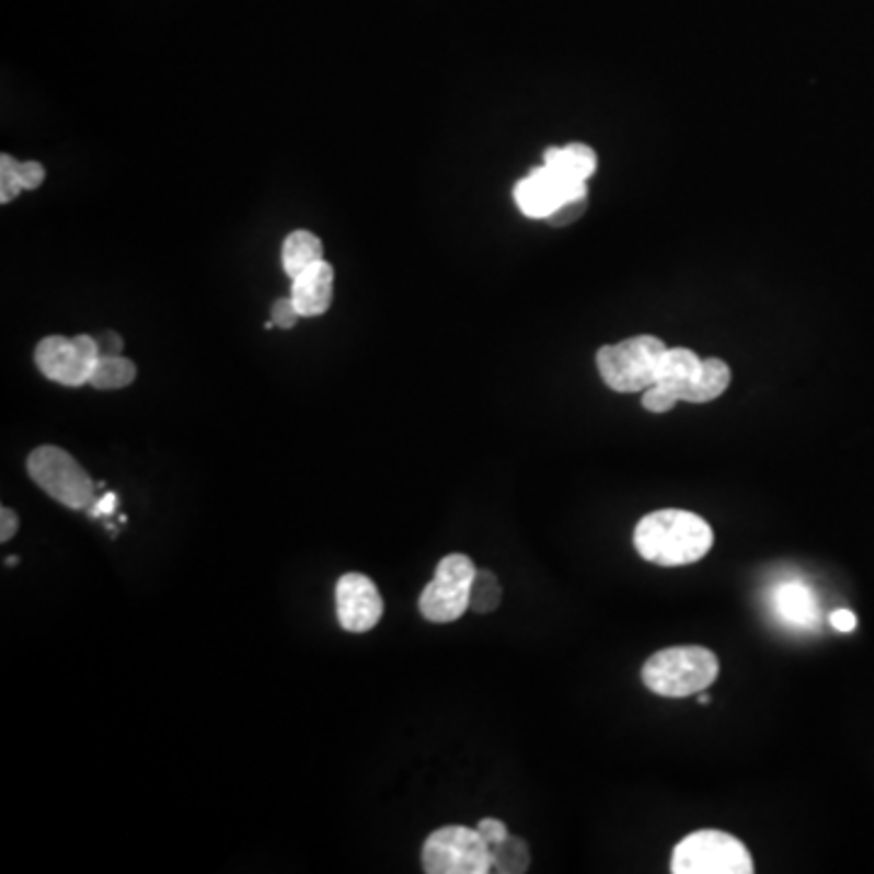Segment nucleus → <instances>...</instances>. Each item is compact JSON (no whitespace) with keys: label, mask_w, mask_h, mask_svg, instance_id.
Returning a JSON list of instances; mask_svg holds the SVG:
<instances>
[{"label":"nucleus","mask_w":874,"mask_h":874,"mask_svg":"<svg viewBox=\"0 0 874 874\" xmlns=\"http://www.w3.org/2000/svg\"><path fill=\"white\" fill-rule=\"evenodd\" d=\"M678 403V399L670 394L666 387L660 384H652L648 389H644V396H642V406L652 413H668L674 411V406Z\"/></svg>","instance_id":"4be33fe9"},{"label":"nucleus","mask_w":874,"mask_h":874,"mask_svg":"<svg viewBox=\"0 0 874 874\" xmlns=\"http://www.w3.org/2000/svg\"><path fill=\"white\" fill-rule=\"evenodd\" d=\"M291 299H295L301 317L311 319L326 313L333 301V267L321 261L291 277Z\"/></svg>","instance_id":"9b49d317"},{"label":"nucleus","mask_w":874,"mask_h":874,"mask_svg":"<svg viewBox=\"0 0 874 874\" xmlns=\"http://www.w3.org/2000/svg\"><path fill=\"white\" fill-rule=\"evenodd\" d=\"M698 702H700V704H710V702H712V698H710L708 692L702 690V692H698Z\"/></svg>","instance_id":"c756f323"},{"label":"nucleus","mask_w":874,"mask_h":874,"mask_svg":"<svg viewBox=\"0 0 874 874\" xmlns=\"http://www.w3.org/2000/svg\"><path fill=\"white\" fill-rule=\"evenodd\" d=\"M530 867V848L518 836L503 838L491 846V872L498 874H522Z\"/></svg>","instance_id":"a211bd4d"},{"label":"nucleus","mask_w":874,"mask_h":874,"mask_svg":"<svg viewBox=\"0 0 874 874\" xmlns=\"http://www.w3.org/2000/svg\"><path fill=\"white\" fill-rule=\"evenodd\" d=\"M15 171H18V181H20V187L22 189H35V187H39L42 183H44V168L37 163V161H25V163H20L18 161V165H15Z\"/></svg>","instance_id":"b1692460"},{"label":"nucleus","mask_w":874,"mask_h":874,"mask_svg":"<svg viewBox=\"0 0 874 874\" xmlns=\"http://www.w3.org/2000/svg\"><path fill=\"white\" fill-rule=\"evenodd\" d=\"M772 610L778 620L797 630H809L819 620V605L809 586L802 580H784L772 588Z\"/></svg>","instance_id":"f8f14e48"},{"label":"nucleus","mask_w":874,"mask_h":874,"mask_svg":"<svg viewBox=\"0 0 874 874\" xmlns=\"http://www.w3.org/2000/svg\"><path fill=\"white\" fill-rule=\"evenodd\" d=\"M513 195L525 217L547 219L564 202L586 195V183L556 173L549 165H540L515 185Z\"/></svg>","instance_id":"1a4fd4ad"},{"label":"nucleus","mask_w":874,"mask_h":874,"mask_svg":"<svg viewBox=\"0 0 874 874\" xmlns=\"http://www.w3.org/2000/svg\"><path fill=\"white\" fill-rule=\"evenodd\" d=\"M18 161L10 159L8 153L0 156V202L8 205V202H13L20 193V181H18V171H15Z\"/></svg>","instance_id":"aec40b11"},{"label":"nucleus","mask_w":874,"mask_h":874,"mask_svg":"<svg viewBox=\"0 0 874 874\" xmlns=\"http://www.w3.org/2000/svg\"><path fill=\"white\" fill-rule=\"evenodd\" d=\"M97 343L93 335H47L35 347V363L39 372L64 387H81L91 382L93 367L97 363Z\"/></svg>","instance_id":"6e6552de"},{"label":"nucleus","mask_w":874,"mask_h":874,"mask_svg":"<svg viewBox=\"0 0 874 874\" xmlns=\"http://www.w3.org/2000/svg\"><path fill=\"white\" fill-rule=\"evenodd\" d=\"M754 870V858L741 840L716 828L686 836L670 855L674 874H750Z\"/></svg>","instance_id":"7ed1b4c3"},{"label":"nucleus","mask_w":874,"mask_h":874,"mask_svg":"<svg viewBox=\"0 0 874 874\" xmlns=\"http://www.w3.org/2000/svg\"><path fill=\"white\" fill-rule=\"evenodd\" d=\"M18 513L3 508L0 510V542H10L18 532Z\"/></svg>","instance_id":"c85d7f7f"},{"label":"nucleus","mask_w":874,"mask_h":874,"mask_svg":"<svg viewBox=\"0 0 874 874\" xmlns=\"http://www.w3.org/2000/svg\"><path fill=\"white\" fill-rule=\"evenodd\" d=\"M503 590L501 580L488 568H476V576L472 583V596H469V610L479 614H488L501 605Z\"/></svg>","instance_id":"6ab92c4d"},{"label":"nucleus","mask_w":874,"mask_h":874,"mask_svg":"<svg viewBox=\"0 0 874 874\" xmlns=\"http://www.w3.org/2000/svg\"><path fill=\"white\" fill-rule=\"evenodd\" d=\"M476 831L481 833V838H484L488 846H496V843H501L503 838H508V836H510V833H508V828H506V824L498 821V819H481V821L476 824Z\"/></svg>","instance_id":"393cba45"},{"label":"nucleus","mask_w":874,"mask_h":874,"mask_svg":"<svg viewBox=\"0 0 874 874\" xmlns=\"http://www.w3.org/2000/svg\"><path fill=\"white\" fill-rule=\"evenodd\" d=\"M117 508V493L107 491L105 496L95 498V503L91 506V518H110V515H115Z\"/></svg>","instance_id":"bb28decb"},{"label":"nucleus","mask_w":874,"mask_h":874,"mask_svg":"<svg viewBox=\"0 0 874 874\" xmlns=\"http://www.w3.org/2000/svg\"><path fill=\"white\" fill-rule=\"evenodd\" d=\"M586 207H588L586 195L574 197V199L564 202L562 207H556L544 221L549 223V227H568V223H574L583 215V211H586Z\"/></svg>","instance_id":"412c9836"},{"label":"nucleus","mask_w":874,"mask_h":874,"mask_svg":"<svg viewBox=\"0 0 874 874\" xmlns=\"http://www.w3.org/2000/svg\"><path fill=\"white\" fill-rule=\"evenodd\" d=\"M702 372V360L688 347H668L660 357L656 382L666 387L678 401H688L690 391Z\"/></svg>","instance_id":"ddd939ff"},{"label":"nucleus","mask_w":874,"mask_h":874,"mask_svg":"<svg viewBox=\"0 0 874 874\" xmlns=\"http://www.w3.org/2000/svg\"><path fill=\"white\" fill-rule=\"evenodd\" d=\"M18 564V556H8L5 559V566H15Z\"/></svg>","instance_id":"7c9ffc66"},{"label":"nucleus","mask_w":874,"mask_h":874,"mask_svg":"<svg viewBox=\"0 0 874 874\" xmlns=\"http://www.w3.org/2000/svg\"><path fill=\"white\" fill-rule=\"evenodd\" d=\"M27 474L35 484L73 510H91L95 503V484L76 459L54 445H42L27 457Z\"/></svg>","instance_id":"39448f33"},{"label":"nucleus","mask_w":874,"mask_h":874,"mask_svg":"<svg viewBox=\"0 0 874 874\" xmlns=\"http://www.w3.org/2000/svg\"><path fill=\"white\" fill-rule=\"evenodd\" d=\"M828 622H831L833 630H836V632H840V634H850V632H855V626H858V618H855V612H853V610H846V608H840V610L831 612V618H828Z\"/></svg>","instance_id":"a878e982"},{"label":"nucleus","mask_w":874,"mask_h":874,"mask_svg":"<svg viewBox=\"0 0 874 874\" xmlns=\"http://www.w3.org/2000/svg\"><path fill=\"white\" fill-rule=\"evenodd\" d=\"M544 165L574 181L586 183L598 171V156L586 143H568L564 149H547Z\"/></svg>","instance_id":"4468645a"},{"label":"nucleus","mask_w":874,"mask_h":874,"mask_svg":"<svg viewBox=\"0 0 874 874\" xmlns=\"http://www.w3.org/2000/svg\"><path fill=\"white\" fill-rule=\"evenodd\" d=\"M95 343H97V353L100 355H122V347H125V343H122L119 335L112 333V331L100 333L97 338H95Z\"/></svg>","instance_id":"cd10ccee"},{"label":"nucleus","mask_w":874,"mask_h":874,"mask_svg":"<svg viewBox=\"0 0 874 874\" xmlns=\"http://www.w3.org/2000/svg\"><path fill=\"white\" fill-rule=\"evenodd\" d=\"M134 379H137V367L131 360L122 355H100L97 363L93 367L91 382L95 389L112 391V389H125L129 387Z\"/></svg>","instance_id":"f3484780"},{"label":"nucleus","mask_w":874,"mask_h":874,"mask_svg":"<svg viewBox=\"0 0 874 874\" xmlns=\"http://www.w3.org/2000/svg\"><path fill=\"white\" fill-rule=\"evenodd\" d=\"M323 261V243L311 231H291L283 245V267L289 277H297L307 267Z\"/></svg>","instance_id":"2eb2a0df"},{"label":"nucleus","mask_w":874,"mask_h":874,"mask_svg":"<svg viewBox=\"0 0 874 874\" xmlns=\"http://www.w3.org/2000/svg\"><path fill=\"white\" fill-rule=\"evenodd\" d=\"M423 870L428 874H486L491 846L476 828L442 826L423 846Z\"/></svg>","instance_id":"423d86ee"},{"label":"nucleus","mask_w":874,"mask_h":874,"mask_svg":"<svg viewBox=\"0 0 874 874\" xmlns=\"http://www.w3.org/2000/svg\"><path fill=\"white\" fill-rule=\"evenodd\" d=\"M271 317H273L275 326L287 331V329H295V323L301 319V313H299V309L295 304V299H291V295H289V297H283V299L275 301Z\"/></svg>","instance_id":"5701e85b"},{"label":"nucleus","mask_w":874,"mask_h":874,"mask_svg":"<svg viewBox=\"0 0 874 874\" xmlns=\"http://www.w3.org/2000/svg\"><path fill=\"white\" fill-rule=\"evenodd\" d=\"M668 347L654 335H634L618 345H605L596 355L602 382L620 394L644 391L656 382L660 357Z\"/></svg>","instance_id":"20e7f679"},{"label":"nucleus","mask_w":874,"mask_h":874,"mask_svg":"<svg viewBox=\"0 0 874 874\" xmlns=\"http://www.w3.org/2000/svg\"><path fill=\"white\" fill-rule=\"evenodd\" d=\"M632 542L644 562L678 568L708 556L714 547V532L698 513L666 508L644 515L636 522Z\"/></svg>","instance_id":"f257e3e1"},{"label":"nucleus","mask_w":874,"mask_h":874,"mask_svg":"<svg viewBox=\"0 0 874 874\" xmlns=\"http://www.w3.org/2000/svg\"><path fill=\"white\" fill-rule=\"evenodd\" d=\"M728 382H732V369L720 357H708L702 360V372L694 382L688 403H710L714 399H720Z\"/></svg>","instance_id":"dca6fc26"},{"label":"nucleus","mask_w":874,"mask_h":874,"mask_svg":"<svg viewBox=\"0 0 874 874\" xmlns=\"http://www.w3.org/2000/svg\"><path fill=\"white\" fill-rule=\"evenodd\" d=\"M720 658L704 646L660 648L642 668L644 686L660 698H690L714 686Z\"/></svg>","instance_id":"f03ea898"},{"label":"nucleus","mask_w":874,"mask_h":874,"mask_svg":"<svg viewBox=\"0 0 874 874\" xmlns=\"http://www.w3.org/2000/svg\"><path fill=\"white\" fill-rule=\"evenodd\" d=\"M335 614L345 632L363 634L375 630L384 614V600L372 578L345 574L335 583Z\"/></svg>","instance_id":"9d476101"},{"label":"nucleus","mask_w":874,"mask_h":874,"mask_svg":"<svg viewBox=\"0 0 874 874\" xmlns=\"http://www.w3.org/2000/svg\"><path fill=\"white\" fill-rule=\"evenodd\" d=\"M476 566L467 554H447L435 568V576L423 588L418 608L428 622L447 624L462 618L469 610V596Z\"/></svg>","instance_id":"0eeeda50"}]
</instances>
